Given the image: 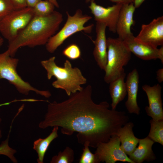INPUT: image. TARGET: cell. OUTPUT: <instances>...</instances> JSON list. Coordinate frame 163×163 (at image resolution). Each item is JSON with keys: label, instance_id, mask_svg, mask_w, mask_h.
Returning a JSON list of instances; mask_svg holds the SVG:
<instances>
[{"label": "cell", "instance_id": "obj_8", "mask_svg": "<svg viewBox=\"0 0 163 163\" xmlns=\"http://www.w3.org/2000/svg\"><path fill=\"white\" fill-rule=\"evenodd\" d=\"M94 154L98 163H114L117 161L134 163L121 148L120 139L116 135L112 136L108 142L100 144Z\"/></svg>", "mask_w": 163, "mask_h": 163}, {"label": "cell", "instance_id": "obj_32", "mask_svg": "<svg viewBox=\"0 0 163 163\" xmlns=\"http://www.w3.org/2000/svg\"><path fill=\"white\" fill-rule=\"evenodd\" d=\"M4 42L3 38L1 37H0V47L2 45Z\"/></svg>", "mask_w": 163, "mask_h": 163}, {"label": "cell", "instance_id": "obj_16", "mask_svg": "<svg viewBox=\"0 0 163 163\" xmlns=\"http://www.w3.org/2000/svg\"><path fill=\"white\" fill-rule=\"evenodd\" d=\"M133 126V123L128 122L121 127L116 134L120 139L121 148L128 155L135 149L139 139L134 135Z\"/></svg>", "mask_w": 163, "mask_h": 163}, {"label": "cell", "instance_id": "obj_33", "mask_svg": "<svg viewBox=\"0 0 163 163\" xmlns=\"http://www.w3.org/2000/svg\"><path fill=\"white\" fill-rule=\"evenodd\" d=\"M1 121H2V119L1 118H0V123L1 122ZM2 132H1V130L0 129V139L2 138ZM1 150L0 148V155H1Z\"/></svg>", "mask_w": 163, "mask_h": 163}, {"label": "cell", "instance_id": "obj_30", "mask_svg": "<svg viewBox=\"0 0 163 163\" xmlns=\"http://www.w3.org/2000/svg\"><path fill=\"white\" fill-rule=\"evenodd\" d=\"M146 0H134L133 3L136 8H139Z\"/></svg>", "mask_w": 163, "mask_h": 163}, {"label": "cell", "instance_id": "obj_11", "mask_svg": "<svg viewBox=\"0 0 163 163\" xmlns=\"http://www.w3.org/2000/svg\"><path fill=\"white\" fill-rule=\"evenodd\" d=\"M139 40L156 47L163 45V16L153 19L148 24L142 25L136 37Z\"/></svg>", "mask_w": 163, "mask_h": 163}, {"label": "cell", "instance_id": "obj_5", "mask_svg": "<svg viewBox=\"0 0 163 163\" xmlns=\"http://www.w3.org/2000/svg\"><path fill=\"white\" fill-rule=\"evenodd\" d=\"M67 20L62 29L49 40L46 44V50L50 53H53L68 38L74 34L83 31L90 33L93 24L85 26V24L92 18V17L84 14L80 9H77L72 16L66 11Z\"/></svg>", "mask_w": 163, "mask_h": 163}, {"label": "cell", "instance_id": "obj_9", "mask_svg": "<svg viewBox=\"0 0 163 163\" xmlns=\"http://www.w3.org/2000/svg\"><path fill=\"white\" fill-rule=\"evenodd\" d=\"M125 45L131 53L143 60L159 59L163 63V46L158 49L151 44L139 40L132 33L123 40Z\"/></svg>", "mask_w": 163, "mask_h": 163}, {"label": "cell", "instance_id": "obj_22", "mask_svg": "<svg viewBox=\"0 0 163 163\" xmlns=\"http://www.w3.org/2000/svg\"><path fill=\"white\" fill-rule=\"evenodd\" d=\"M74 152L73 150L67 146L62 152L60 151L57 155L53 156L51 163H71L74 161Z\"/></svg>", "mask_w": 163, "mask_h": 163}, {"label": "cell", "instance_id": "obj_29", "mask_svg": "<svg viewBox=\"0 0 163 163\" xmlns=\"http://www.w3.org/2000/svg\"><path fill=\"white\" fill-rule=\"evenodd\" d=\"M40 0H26L27 7L33 8Z\"/></svg>", "mask_w": 163, "mask_h": 163}, {"label": "cell", "instance_id": "obj_1", "mask_svg": "<svg viewBox=\"0 0 163 163\" xmlns=\"http://www.w3.org/2000/svg\"><path fill=\"white\" fill-rule=\"evenodd\" d=\"M92 92V87L88 85L62 102L49 103L39 127L57 126L61 128L62 134L68 136L76 132L79 143L88 142L94 148L108 142L128 122L129 117L124 111L110 109L107 101L95 103Z\"/></svg>", "mask_w": 163, "mask_h": 163}, {"label": "cell", "instance_id": "obj_14", "mask_svg": "<svg viewBox=\"0 0 163 163\" xmlns=\"http://www.w3.org/2000/svg\"><path fill=\"white\" fill-rule=\"evenodd\" d=\"M138 72L135 69L128 74L126 82L127 99L125 103V107L130 113L137 115L140 113V108L137 102L139 77Z\"/></svg>", "mask_w": 163, "mask_h": 163}, {"label": "cell", "instance_id": "obj_6", "mask_svg": "<svg viewBox=\"0 0 163 163\" xmlns=\"http://www.w3.org/2000/svg\"><path fill=\"white\" fill-rule=\"evenodd\" d=\"M18 61V59L10 56L7 50L0 54V80H7L21 94L27 95L32 91L46 98L50 97L51 95L50 91L40 90L22 79L16 70Z\"/></svg>", "mask_w": 163, "mask_h": 163}, {"label": "cell", "instance_id": "obj_2", "mask_svg": "<svg viewBox=\"0 0 163 163\" xmlns=\"http://www.w3.org/2000/svg\"><path fill=\"white\" fill-rule=\"evenodd\" d=\"M63 20L62 14L56 11L45 16H34L14 39L8 42L7 50L10 56L13 57L22 47L46 45L59 29Z\"/></svg>", "mask_w": 163, "mask_h": 163}, {"label": "cell", "instance_id": "obj_23", "mask_svg": "<svg viewBox=\"0 0 163 163\" xmlns=\"http://www.w3.org/2000/svg\"><path fill=\"white\" fill-rule=\"evenodd\" d=\"M83 152L79 161V163H98L95 154L92 153L89 149V144L88 142L83 145Z\"/></svg>", "mask_w": 163, "mask_h": 163}, {"label": "cell", "instance_id": "obj_20", "mask_svg": "<svg viewBox=\"0 0 163 163\" xmlns=\"http://www.w3.org/2000/svg\"><path fill=\"white\" fill-rule=\"evenodd\" d=\"M150 129L148 136L154 142L163 145V120L150 121Z\"/></svg>", "mask_w": 163, "mask_h": 163}, {"label": "cell", "instance_id": "obj_34", "mask_svg": "<svg viewBox=\"0 0 163 163\" xmlns=\"http://www.w3.org/2000/svg\"><path fill=\"white\" fill-rule=\"evenodd\" d=\"M92 0H85V2L86 3H88L90 2Z\"/></svg>", "mask_w": 163, "mask_h": 163}, {"label": "cell", "instance_id": "obj_12", "mask_svg": "<svg viewBox=\"0 0 163 163\" xmlns=\"http://www.w3.org/2000/svg\"><path fill=\"white\" fill-rule=\"evenodd\" d=\"M142 88L148 100L149 106L145 108L147 114L155 120H163L161 87L158 84L152 86L146 84Z\"/></svg>", "mask_w": 163, "mask_h": 163}, {"label": "cell", "instance_id": "obj_21", "mask_svg": "<svg viewBox=\"0 0 163 163\" xmlns=\"http://www.w3.org/2000/svg\"><path fill=\"white\" fill-rule=\"evenodd\" d=\"M55 6L47 0H41L32 8L34 16H45L52 13L55 10Z\"/></svg>", "mask_w": 163, "mask_h": 163}, {"label": "cell", "instance_id": "obj_28", "mask_svg": "<svg viewBox=\"0 0 163 163\" xmlns=\"http://www.w3.org/2000/svg\"><path fill=\"white\" fill-rule=\"evenodd\" d=\"M116 4L124 5L133 3L134 0H109Z\"/></svg>", "mask_w": 163, "mask_h": 163}, {"label": "cell", "instance_id": "obj_4", "mask_svg": "<svg viewBox=\"0 0 163 163\" xmlns=\"http://www.w3.org/2000/svg\"><path fill=\"white\" fill-rule=\"evenodd\" d=\"M107 46V63L104 80L109 84L125 72L123 67L130 60L131 53L123 40L118 37L108 38Z\"/></svg>", "mask_w": 163, "mask_h": 163}, {"label": "cell", "instance_id": "obj_13", "mask_svg": "<svg viewBox=\"0 0 163 163\" xmlns=\"http://www.w3.org/2000/svg\"><path fill=\"white\" fill-rule=\"evenodd\" d=\"M106 25L102 23L96 22V38L93 41L94 47L93 52L94 59L97 65L104 71L107 63V46L106 35Z\"/></svg>", "mask_w": 163, "mask_h": 163}, {"label": "cell", "instance_id": "obj_19", "mask_svg": "<svg viewBox=\"0 0 163 163\" xmlns=\"http://www.w3.org/2000/svg\"><path fill=\"white\" fill-rule=\"evenodd\" d=\"M59 126H55L51 133L44 139L39 138L34 142L33 149L37 154L38 163H43L45 154L51 142L58 137Z\"/></svg>", "mask_w": 163, "mask_h": 163}, {"label": "cell", "instance_id": "obj_24", "mask_svg": "<svg viewBox=\"0 0 163 163\" xmlns=\"http://www.w3.org/2000/svg\"><path fill=\"white\" fill-rule=\"evenodd\" d=\"M62 53L68 59L73 60L79 58L81 56V51L79 47L75 44L68 46L63 50Z\"/></svg>", "mask_w": 163, "mask_h": 163}, {"label": "cell", "instance_id": "obj_25", "mask_svg": "<svg viewBox=\"0 0 163 163\" xmlns=\"http://www.w3.org/2000/svg\"><path fill=\"white\" fill-rule=\"evenodd\" d=\"M14 10L11 0H0V21Z\"/></svg>", "mask_w": 163, "mask_h": 163}, {"label": "cell", "instance_id": "obj_17", "mask_svg": "<svg viewBox=\"0 0 163 163\" xmlns=\"http://www.w3.org/2000/svg\"><path fill=\"white\" fill-rule=\"evenodd\" d=\"M154 142L148 136L139 139L137 148L129 155V158L134 163H141L144 161L155 160L156 157L152 150Z\"/></svg>", "mask_w": 163, "mask_h": 163}, {"label": "cell", "instance_id": "obj_3", "mask_svg": "<svg viewBox=\"0 0 163 163\" xmlns=\"http://www.w3.org/2000/svg\"><path fill=\"white\" fill-rule=\"evenodd\" d=\"M55 57L53 56L41 62L46 70L48 79L53 76L56 78V80L52 84L53 86L64 90L69 96L71 94L82 90L83 88L81 85L86 84L87 80L81 70L78 68L72 67L68 60L65 61L63 67L59 66L55 62Z\"/></svg>", "mask_w": 163, "mask_h": 163}, {"label": "cell", "instance_id": "obj_7", "mask_svg": "<svg viewBox=\"0 0 163 163\" xmlns=\"http://www.w3.org/2000/svg\"><path fill=\"white\" fill-rule=\"evenodd\" d=\"M34 16L32 8L14 10L0 21V33L8 42L14 39Z\"/></svg>", "mask_w": 163, "mask_h": 163}, {"label": "cell", "instance_id": "obj_15", "mask_svg": "<svg viewBox=\"0 0 163 163\" xmlns=\"http://www.w3.org/2000/svg\"><path fill=\"white\" fill-rule=\"evenodd\" d=\"M136 9L133 3L122 5L117 23L116 33L118 37L123 40L132 33L131 28L134 23L133 15Z\"/></svg>", "mask_w": 163, "mask_h": 163}, {"label": "cell", "instance_id": "obj_10", "mask_svg": "<svg viewBox=\"0 0 163 163\" xmlns=\"http://www.w3.org/2000/svg\"><path fill=\"white\" fill-rule=\"evenodd\" d=\"M90 2L89 8L96 22L104 24L110 31L116 33L117 23L122 5L116 4L104 7L97 4L94 0Z\"/></svg>", "mask_w": 163, "mask_h": 163}, {"label": "cell", "instance_id": "obj_27", "mask_svg": "<svg viewBox=\"0 0 163 163\" xmlns=\"http://www.w3.org/2000/svg\"><path fill=\"white\" fill-rule=\"evenodd\" d=\"M156 78L158 82L161 83L163 81V69H158L156 72Z\"/></svg>", "mask_w": 163, "mask_h": 163}, {"label": "cell", "instance_id": "obj_26", "mask_svg": "<svg viewBox=\"0 0 163 163\" xmlns=\"http://www.w3.org/2000/svg\"><path fill=\"white\" fill-rule=\"evenodd\" d=\"M15 10H19L27 7L26 0H11Z\"/></svg>", "mask_w": 163, "mask_h": 163}, {"label": "cell", "instance_id": "obj_31", "mask_svg": "<svg viewBox=\"0 0 163 163\" xmlns=\"http://www.w3.org/2000/svg\"><path fill=\"white\" fill-rule=\"evenodd\" d=\"M53 4L55 7L57 8L59 7V4L57 0H47Z\"/></svg>", "mask_w": 163, "mask_h": 163}, {"label": "cell", "instance_id": "obj_18", "mask_svg": "<svg viewBox=\"0 0 163 163\" xmlns=\"http://www.w3.org/2000/svg\"><path fill=\"white\" fill-rule=\"evenodd\" d=\"M124 72L120 76L109 84V92L112 99L111 105L112 110H116L117 105L125 98L127 94Z\"/></svg>", "mask_w": 163, "mask_h": 163}]
</instances>
